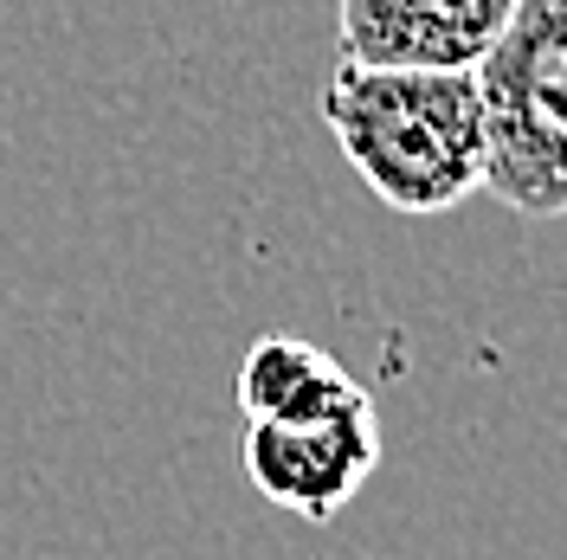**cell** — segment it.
Instances as JSON below:
<instances>
[{"label":"cell","mask_w":567,"mask_h":560,"mask_svg":"<svg viewBox=\"0 0 567 560\" xmlns=\"http://www.w3.org/2000/svg\"><path fill=\"white\" fill-rule=\"evenodd\" d=\"M322 129L393 212H452L484 187L491 136L471 71H368L336 59Z\"/></svg>","instance_id":"6da1fadb"},{"label":"cell","mask_w":567,"mask_h":560,"mask_svg":"<svg viewBox=\"0 0 567 560\" xmlns=\"http://www.w3.org/2000/svg\"><path fill=\"white\" fill-rule=\"evenodd\" d=\"M471 77L491 136L484 187L523 219H567V0H516Z\"/></svg>","instance_id":"7a4b0ae2"},{"label":"cell","mask_w":567,"mask_h":560,"mask_svg":"<svg viewBox=\"0 0 567 560\" xmlns=\"http://www.w3.org/2000/svg\"><path fill=\"white\" fill-rule=\"evenodd\" d=\"M251 490L278 502L303 522H336L349 509V496L374 477L381 464V419L349 413V419H317V425H265L246 419L239 438Z\"/></svg>","instance_id":"3957f363"},{"label":"cell","mask_w":567,"mask_h":560,"mask_svg":"<svg viewBox=\"0 0 567 560\" xmlns=\"http://www.w3.org/2000/svg\"><path fill=\"white\" fill-rule=\"evenodd\" d=\"M516 0H336L342 65L368 71H477Z\"/></svg>","instance_id":"277c9868"},{"label":"cell","mask_w":567,"mask_h":560,"mask_svg":"<svg viewBox=\"0 0 567 560\" xmlns=\"http://www.w3.org/2000/svg\"><path fill=\"white\" fill-rule=\"evenodd\" d=\"M239 406L246 419L265 425H317V419H349V413H374L368 386L329 349L303 342V335H258L239 361Z\"/></svg>","instance_id":"5b68a950"}]
</instances>
